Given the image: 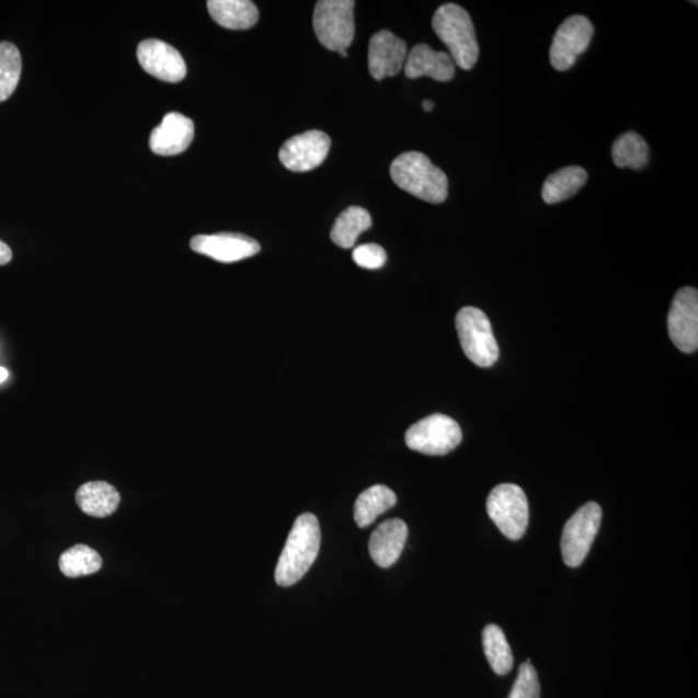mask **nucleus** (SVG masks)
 <instances>
[{
  "instance_id": "nucleus-1",
  "label": "nucleus",
  "mask_w": 698,
  "mask_h": 698,
  "mask_svg": "<svg viewBox=\"0 0 698 698\" xmlns=\"http://www.w3.org/2000/svg\"><path fill=\"white\" fill-rule=\"evenodd\" d=\"M321 530L318 517L304 514L295 520L276 567L275 580L281 587H290L305 577L318 558Z\"/></svg>"
},
{
  "instance_id": "nucleus-2",
  "label": "nucleus",
  "mask_w": 698,
  "mask_h": 698,
  "mask_svg": "<svg viewBox=\"0 0 698 698\" xmlns=\"http://www.w3.org/2000/svg\"><path fill=\"white\" fill-rule=\"evenodd\" d=\"M391 178L396 185L428 204H443L448 198V176L436 168L426 155L407 152L391 164Z\"/></svg>"
},
{
  "instance_id": "nucleus-3",
  "label": "nucleus",
  "mask_w": 698,
  "mask_h": 698,
  "mask_svg": "<svg viewBox=\"0 0 698 698\" xmlns=\"http://www.w3.org/2000/svg\"><path fill=\"white\" fill-rule=\"evenodd\" d=\"M432 28L448 47L453 62L460 69L471 70L479 60L477 32L469 12L448 3L438 9L432 19Z\"/></svg>"
},
{
  "instance_id": "nucleus-4",
  "label": "nucleus",
  "mask_w": 698,
  "mask_h": 698,
  "mask_svg": "<svg viewBox=\"0 0 698 698\" xmlns=\"http://www.w3.org/2000/svg\"><path fill=\"white\" fill-rule=\"evenodd\" d=\"M459 342L465 355L480 368H491L500 357L499 343L488 316L479 308L465 307L456 318Z\"/></svg>"
},
{
  "instance_id": "nucleus-5",
  "label": "nucleus",
  "mask_w": 698,
  "mask_h": 698,
  "mask_svg": "<svg viewBox=\"0 0 698 698\" xmlns=\"http://www.w3.org/2000/svg\"><path fill=\"white\" fill-rule=\"evenodd\" d=\"M355 2L321 0L313 14L314 33L330 52H347L355 38Z\"/></svg>"
},
{
  "instance_id": "nucleus-6",
  "label": "nucleus",
  "mask_w": 698,
  "mask_h": 698,
  "mask_svg": "<svg viewBox=\"0 0 698 698\" xmlns=\"http://www.w3.org/2000/svg\"><path fill=\"white\" fill-rule=\"evenodd\" d=\"M487 510L496 528L511 541H517L527 531L529 505L519 485H496L488 496Z\"/></svg>"
},
{
  "instance_id": "nucleus-7",
  "label": "nucleus",
  "mask_w": 698,
  "mask_h": 698,
  "mask_svg": "<svg viewBox=\"0 0 698 698\" xmlns=\"http://www.w3.org/2000/svg\"><path fill=\"white\" fill-rule=\"evenodd\" d=\"M462 442L459 424L445 414H434L407 431L408 448L427 456H445Z\"/></svg>"
},
{
  "instance_id": "nucleus-8",
  "label": "nucleus",
  "mask_w": 698,
  "mask_h": 698,
  "mask_svg": "<svg viewBox=\"0 0 698 698\" xmlns=\"http://www.w3.org/2000/svg\"><path fill=\"white\" fill-rule=\"evenodd\" d=\"M602 516V507L596 502H588L565 523L561 556L568 567L577 568L584 563L600 529Z\"/></svg>"
},
{
  "instance_id": "nucleus-9",
  "label": "nucleus",
  "mask_w": 698,
  "mask_h": 698,
  "mask_svg": "<svg viewBox=\"0 0 698 698\" xmlns=\"http://www.w3.org/2000/svg\"><path fill=\"white\" fill-rule=\"evenodd\" d=\"M592 21L581 14L568 18L553 35L550 61L559 71L570 70L593 41Z\"/></svg>"
},
{
  "instance_id": "nucleus-10",
  "label": "nucleus",
  "mask_w": 698,
  "mask_h": 698,
  "mask_svg": "<svg viewBox=\"0 0 698 698\" xmlns=\"http://www.w3.org/2000/svg\"><path fill=\"white\" fill-rule=\"evenodd\" d=\"M668 335L675 347L685 354L698 348V291L683 287L676 293L667 318Z\"/></svg>"
},
{
  "instance_id": "nucleus-11",
  "label": "nucleus",
  "mask_w": 698,
  "mask_h": 698,
  "mask_svg": "<svg viewBox=\"0 0 698 698\" xmlns=\"http://www.w3.org/2000/svg\"><path fill=\"white\" fill-rule=\"evenodd\" d=\"M331 140L325 133L312 129L287 140L279 150V161L293 172H307L327 160Z\"/></svg>"
},
{
  "instance_id": "nucleus-12",
  "label": "nucleus",
  "mask_w": 698,
  "mask_h": 698,
  "mask_svg": "<svg viewBox=\"0 0 698 698\" xmlns=\"http://www.w3.org/2000/svg\"><path fill=\"white\" fill-rule=\"evenodd\" d=\"M191 249L216 262L236 263L256 255L261 244L240 233H216L193 237Z\"/></svg>"
},
{
  "instance_id": "nucleus-13",
  "label": "nucleus",
  "mask_w": 698,
  "mask_h": 698,
  "mask_svg": "<svg viewBox=\"0 0 698 698\" xmlns=\"http://www.w3.org/2000/svg\"><path fill=\"white\" fill-rule=\"evenodd\" d=\"M138 60L148 75L178 83L186 76V65L178 49L162 41L147 39L138 47Z\"/></svg>"
},
{
  "instance_id": "nucleus-14",
  "label": "nucleus",
  "mask_w": 698,
  "mask_h": 698,
  "mask_svg": "<svg viewBox=\"0 0 698 698\" xmlns=\"http://www.w3.org/2000/svg\"><path fill=\"white\" fill-rule=\"evenodd\" d=\"M408 56L407 43L388 31L374 34L369 43V71L381 81L394 77L404 69Z\"/></svg>"
},
{
  "instance_id": "nucleus-15",
  "label": "nucleus",
  "mask_w": 698,
  "mask_h": 698,
  "mask_svg": "<svg viewBox=\"0 0 698 698\" xmlns=\"http://www.w3.org/2000/svg\"><path fill=\"white\" fill-rule=\"evenodd\" d=\"M193 138V121L180 113H169L150 135L149 147L158 156H176L190 148Z\"/></svg>"
},
{
  "instance_id": "nucleus-16",
  "label": "nucleus",
  "mask_w": 698,
  "mask_h": 698,
  "mask_svg": "<svg viewBox=\"0 0 698 698\" xmlns=\"http://www.w3.org/2000/svg\"><path fill=\"white\" fill-rule=\"evenodd\" d=\"M404 73L410 79L430 77L449 82L456 76V64L449 54L435 52L427 45H416L407 56Z\"/></svg>"
},
{
  "instance_id": "nucleus-17",
  "label": "nucleus",
  "mask_w": 698,
  "mask_h": 698,
  "mask_svg": "<svg viewBox=\"0 0 698 698\" xmlns=\"http://www.w3.org/2000/svg\"><path fill=\"white\" fill-rule=\"evenodd\" d=\"M408 525L401 519L381 523L369 541L370 557L380 568H390L399 560L407 543Z\"/></svg>"
},
{
  "instance_id": "nucleus-18",
  "label": "nucleus",
  "mask_w": 698,
  "mask_h": 698,
  "mask_svg": "<svg viewBox=\"0 0 698 698\" xmlns=\"http://www.w3.org/2000/svg\"><path fill=\"white\" fill-rule=\"evenodd\" d=\"M207 9L216 24L230 31H248L259 20L258 7L250 0H210Z\"/></svg>"
},
{
  "instance_id": "nucleus-19",
  "label": "nucleus",
  "mask_w": 698,
  "mask_h": 698,
  "mask_svg": "<svg viewBox=\"0 0 698 698\" xmlns=\"http://www.w3.org/2000/svg\"><path fill=\"white\" fill-rule=\"evenodd\" d=\"M76 501L85 515L106 517L117 511L121 495L117 489L105 481H91L78 489Z\"/></svg>"
},
{
  "instance_id": "nucleus-20",
  "label": "nucleus",
  "mask_w": 698,
  "mask_h": 698,
  "mask_svg": "<svg viewBox=\"0 0 698 698\" xmlns=\"http://www.w3.org/2000/svg\"><path fill=\"white\" fill-rule=\"evenodd\" d=\"M587 182V172L580 165H570L553 172L545 180L542 186V198L547 205H556L571 198L580 190L584 188Z\"/></svg>"
},
{
  "instance_id": "nucleus-21",
  "label": "nucleus",
  "mask_w": 698,
  "mask_h": 698,
  "mask_svg": "<svg viewBox=\"0 0 698 698\" xmlns=\"http://www.w3.org/2000/svg\"><path fill=\"white\" fill-rule=\"evenodd\" d=\"M398 496L390 488L374 485L357 496L355 503V522L359 528L369 527L386 511L392 508Z\"/></svg>"
},
{
  "instance_id": "nucleus-22",
  "label": "nucleus",
  "mask_w": 698,
  "mask_h": 698,
  "mask_svg": "<svg viewBox=\"0 0 698 698\" xmlns=\"http://www.w3.org/2000/svg\"><path fill=\"white\" fill-rule=\"evenodd\" d=\"M371 225V216L365 208L351 206L337 216L331 229V241L342 249L354 248L359 234L370 229Z\"/></svg>"
},
{
  "instance_id": "nucleus-23",
  "label": "nucleus",
  "mask_w": 698,
  "mask_h": 698,
  "mask_svg": "<svg viewBox=\"0 0 698 698\" xmlns=\"http://www.w3.org/2000/svg\"><path fill=\"white\" fill-rule=\"evenodd\" d=\"M611 158L617 168L642 170L650 161V148L639 134L626 133L615 141Z\"/></svg>"
},
{
  "instance_id": "nucleus-24",
  "label": "nucleus",
  "mask_w": 698,
  "mask_h": 698,
  "mask_svg": "<svg viewBox=\"0 0 698 698\" xmlns=\"http://www.w3.org/2000/svg\"><path fill=\"white\" fill-rule=\"evenodd\" d=\"M483 645L489 665L496 675L513 671L514 656L505 632L496 625H488L483 631Z\"/></svg>"
},
{
  "instance_id": "nucleus-25",
  "label": "nucleus",
  "mask_w": 698,
  "mask_h": 698,
  "mask_svg": "<svg viewBox=\"0 0 698 698\" xmlns=\"http://www.w3.org/2000/svg\"><path fill=\"white\" fill-rule=\"evenodd\" d=\"M59 565L67 577L77 579L99 572L103 560L91 547L76 545L62 553Z\"/></svg>"
},
{
  "instance_id": "nucleus-26",
  "label": "nucleus",
  "mask_w": 698,
  "mask_h": 698,
  "mask_svg": "<svg viewBox=\"0 0 698 698\" xmlns=\"http://www.w3.org/2000/svg\"><path fill=\"white\" fill-rule=\"evenodd\" d=\"M23 61L19 48L10 42H0V103L12 96L20 82Z\"/></svg>"
},
{
  "instance_id": "nucleus-27",
  "label": "nucleus",
  "mask_w": 698,
  "mask_h": 698,
  "mask_svg": "<svg viewBox=\"0 0 698 698\" xmlns=\"http://www.w3.org/2000/svg\"><path fill=\"white\" fill-rule=\"evenodd\" d=\"M539 693L541 688H539L538 675L528 660L522 664L508 698H539Z\"/></svg>"
},
{
  "instance_id": "nucleus-28",
  "label": "nucleus",
  "mask_w": 698,
  "mask_h": 698,
  "mask_svg": "<svg viewBox=\"0 0 698 698\" xmlns=\"http://www.w3.org/2000/svg\"><path fill=\"white\" fill-rule=\"evenodd\" d=\"M354 261L358 267L365 270H379L387 262L386 250L377 243H365L354 251Z\"/></svg>"
},
{
  "instance_id": "nucleus-29",
  "label": "nucleus",
  "mask_w": 698,
  "mask_h": 698,
  "mask_svg": "<svg viewBox=\"0 0 698 698\" xmlns=\"http://www.w3.org/2000/svg\"><path fill=\"white\" fill-rule=\"evenodd\" d=\"M12 261V250L9 244L0 241V265L9 264Z\"/></svg>"
},
{
  "instance_id": "nucleus-30",
  "label": "nucleus",
  "mask_w": 698,
  "mask_h": 698,
  "mask_svg": "<svg viewBox=\"0 0 698 698\" xmlns=\"http://www.w3.org/2000/svg\"><path fill=\"white\" fill-rule=\"evenodd\" d=\"M9 377H10L9 370L0 366V385L4 384V381L9 379Z\"/></svg>"
},
{
  "instance_id": "nucleus-31",
  "label": "nucleus",
  "mask_w": 698,
  "mask_h": 698,
  "mask_svg": "<svg viewBox=\"0 0 698 698\" xmlns=\"http://www.w3.org/2000/svg\"><path fill=\"white\" fill-rule=\"evenodd\" d=\"M423 110L426 112H432L434 111L435 104L431 102V100H424V102L422 103Z\"/></svg>"
},
{
  "instance_id": "nucleus-32",
  "label": "nucleus",
  "mask_w": 698,
  "mask_h": 698,
  "mask_svg": "<svg viewBox=\"0 0 698 698\" xmlns=\"http://www.w3.org/2000/svg\"><path fill=\"white\" fill-rule=\"evenodd\" d=\"M343 57H347V52L340 53Z\"/></svg>"
}]
</instances>
